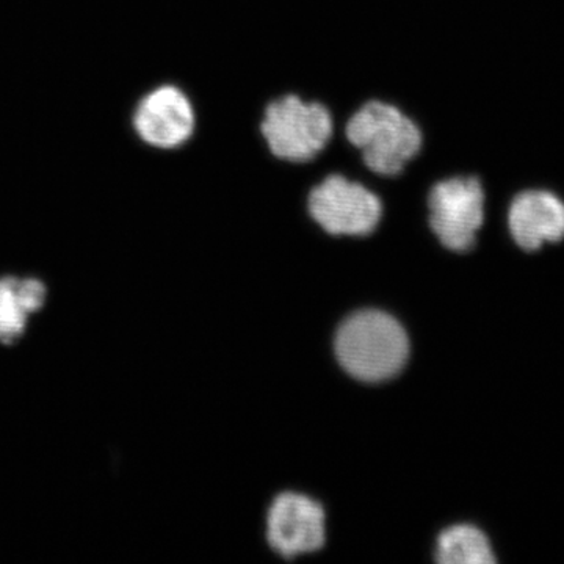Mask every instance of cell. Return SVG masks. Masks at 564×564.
Returning <instances> with one entry per match:
<instances>
[{
    "label": "cell",
    "mask_w": 564,
    "mask_h": 564,
    "mask_svg": "<svg viewBox=\"0 0 564 564\" xmlns=\"http://www.w3.org/2000/svg\"><path fill=\"white\" fill-rule=\"evenodd\" d=\"M340 135L358 152L367 174L393 180L421 155L425 135L402 107L380 98L359 104L348 115Z\"/></svg>",
    "instance_id": "cell-1"
},
{
    "label": "cell",
    "mask_w": 564,
    "mask_h": 564,
    "mask_svg": "<svg viewBox=\"0 0 564 564\" xmlns=\"http://www.w3.org/2000/svg\"><path fill=\"white\" fill-rule=\"evenodd\" d=\"M261 133L273 159L291 165L317 161L337 133L332 109L318 99L299 93H282L263 106Z\"/></svg>",
    "instance_id": "cell-2"
},
{
    "label": "cell",
    "mask_w": 564,
    "mask_h": 564,
    "mask_svg": "<svg viewBox=\"0 0 564 564\" xmlns=\"http://www.w3.org/2000/svg\"><path fill=\"white\" fill-rule=\"evenodd\" d=\"M340 366L356 380L380 383L395 377L410 355L403 326L380 311H361L340 325L336 336Z\"/></svg>",
    "instance_id": "cell-3"
},
{
    "label": "cell",
    "mask_w": 564,
    "mask_h": 564,
    "mask_svg": "<svg viewBox=\"0 0 564 564\" xmlns=\"http://www.w3.org/2000/svg\"><path fill=\"white\" fill-rule=\"evenodd\" d=\"M429 225L445 250L469 254L486 226V191L477 174L455 173L426 188Z\"/></svg>",
    "instance_id": "cell-4"
},
{
    "label": "cell",
    "mask_w": 564,
    "mask_h": 564,
    "mask_svg": "<svg viewBox=\"0 0 564 564\" xmlns=\"http://www.w3.org/2000/svg\"><path fill=\"white\" fill-rule=\"evenodd\" d=\"M306 210L329 236L367 237L380 226L384 203L361 180L329 172L307 188Z\"/></svg>",
    "instance_id": "cell-5"
},
{
    "label": "cell",
    "mask_w": 564,
    "mask_h": 564,
    "mask_svg": "<svg viewBox=\"0 0 564 564\" xmlns=\"http://www.w3.org/2000/svg\"><path fill=\"white\" fill-rule=\"evenodd\" d=\"M132 128L152 150H184L198 132V109L180 85L162 84L137 102Z\"/></svg>",
    "instance_id": "cell-6"
},
{
    "label": "cell",
    "mask_w": 564,
    "mask_h": 564,
    "mask_svg": "<svg viewBox=\"0 0 564 564\" xmlns=\"http://www.w3.org/2000/svg\"><path fill=\"white\" fill-rule=\"evenodd\" d=\"M505 228L511 242L524 252L564 240V199L544 188L516 193L505 212Z\"/></svg>",
    "instance_id": "cell-7"
},
{
    "label": "cell",
    "mask_w": 564,
    "mask_h": 564,
    "mask_svg": "<svg viewBox=\"0 0 564 564\" xmlns=\"http://www.w3.org/2000/svg\"><path fill=\"white\" fill-rule=\"evenodd\" d=\"M269 543L284 558L318 551L325 544V511L322 505L284 492L269 511Z\"/></svg>",
    "instance_id": "cell-8"
},
{
    "label": "cell",
    "mask_w": 564,
    "mask_h": 564,
    "mask_svg": "<svg viewBox=\"0 0 564 564\" xmlns=\"http://www.w3.org/2000/svg\"><path fill=\"white\" fill-rule=\"evenodd\" d=\"M436 562L441 564H496V552L489 534L480 527L458 524L440 534Z\"/></svg>",
    "instance_id": "cell-9"
},
{
    "label": "cell",
    "mask_w": 564,
    "mask_h": 564,
    "mask_svg": "<svg viewBox=\"0 0 564 564\" xmlns=\"http://www.w3.org/2000/svg\"><path fill=\"white\" fill-rule=\"evenodd\" d=\"M46 296V289L36 280H28L18 285L17 300L25 313L39 310Z\"/></svg>",
    "instance_id": "cell-10"
},
{
    "label": "cell",
    "mask_w": 564,
    "mask_h": 564,
    "mask_svg": "<svg viewBox=\"0 0 564 564\" xmlns=\"http://www.w3.org/2000/svg\"><path fill=\"white\" fill-rule=\"evenodd\" d=\"M0 328H2V315H0Z\"/></svg>",
    "instance_id": "cell-11"
}]
</instances>
